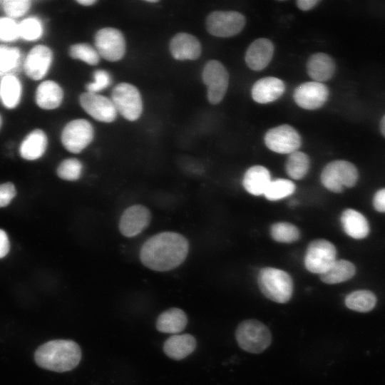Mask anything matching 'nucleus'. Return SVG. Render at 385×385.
I'll return each mask as SVG.
<instances>
[{
  "label": "nucleus",
  "instance_id": "29",
  "mask_svg": "<svg viewBox=\"0 0 385 385\" xmlns=\"http://www.w3.org/2000/svg\"><path fill=\"white\" fill-rule=\"evenodd\" d=\"M374 294L369 290H357L351 292L345 298L346 306L354 311L366 312L376 305Z\"/></svg>",
  "mask_w": 385,
  "mask_h": 385
},
{
  "label": "nucleus",
  "instance_id": "13",
  "mask_svg": "<svg viewBox=\"0 0 385 385\" xmlns=\"http://www.w3.org/2000/svg\"><path fill=\"white\" fill-rule=\"evenodd\" d=\"M329 95V88L324 83L312 81L299 85L294 91L293 98L299 107L316 110L324 105Z\"/></svg>",
  "mask_w": 385,
  "mask_h": 385
},
{
  "label": "nucleus",
  "instance_id": "14",
  "mask_svg": "<svg viewBox=\"0 0 385 385\" xmlns=\"http://www.w3.org/2000/svg\"><path fill=\"white\" fill-rule=\"evenodd\" d=\"M151 212L143 205H133L123 212L119 230L126 237H133L144 231L151 221Z\"/></svg>",
  "mask_w": 385,
  "mask_h": 385
},
{
  "label": "nucleus",
  "instance_id": "44",
  "mask_svg": "<svg viewBox=\"0 0 385 385\" xmlns=\"http://www.w3.org/2000/svg\"><path fill=\"white\" fill-rule=\"evenodd\" d=\"M77 2L83 6H89L97 2L96 0H78Z\"/></svg>",
  "mask_w": 385,
  "mask_h": 385
},
{
  "label": "nucleus",
  "instance_id": "4",
  "mask_svg": "<svg viewBox=\"0 0 385 385\" xmlns=\"http://www.w3.org/2000/svg\"><path fill=\"white\" fill-rule=\"evenodd\" d=\"M239 346L252 354H260L270 346L272 334L268 327L256 319L242 321L235 330Z\"/></svg>",
  "mask_w": 385,
  "mask_h": 385
},
{
  "label": "nucleus",
  "instance_id": "7",
  "mask_svg": "<svg viewBox=\"0 0 385 385\" xmlns=\"http://www.w3.org/2000/svg\"><path fill=\"white\" fill-rule=\"evenodd\" d=\"M245 24V16L236 11H215L208 14L205 21L209 34L220 38L237 35Z\"/></svg>",
  "mask_w": 385,
  "mask_h": 385
},
{
  "label": "nucleus",
  "instance_id": "34",
  "mask_svg": "<svg viewBox=\"0 0 385 385\" xmlns=\"http://www.w3.org/2000/svg\"><path fill=\"white\" fill-rule=\"evenodd\" d=\"M83 165L76 158H67L63 160L57 168L58 176L65 180H78L82 173Z\"/></svg>",
  "mask_w": 385,
  "mask_h": 385
},
{
  "label": "nucleus",
  "instance_id": "6",
  "mask_svg": "<svg viewBox=\"0 0 385 385\" xmlns=\"http://www.w3.org/2000/svg\"><path fill=\"white\" fill-rule=\"evenodd\" d=\"M111 99L117 112L126 120L134 121L141 115L143 101L140 91L134 85L125 82L117 84L113 89Z\"/></svg>",
  "mask_w": 385,
  "mask_h": 385
},
{
  "label": "nucleus",
  "instance_id": "20",
  "mask_svg": "<svg viewBox=\"0 0 385 385\" xmlns=\"http://www.w3.org/2000/svg\"><path fill=\"white\" fill-rule=\"evenodd\" d=\"M336 64L329 55L318 52L311 55L307 63V72L313 81L323 83L332 78Z\"/></svg>",
  "mask_w": 385,
  "mask_h": 385
},
{
  "label": "nucleus",
  "instance_id": "10",
  "mask_svg": "<svg viewBox=\"0 0 385 385\" xmlns=\"http://www.w3.org/2000/svg\"><path fill=\"white\" fill-rule=\"evenodd\" d=\"M94 43L100 57L106 61H118L125 55L124 36L115 28L106 27L98 30L95 35Z\"/></svg>",
  "mask_w": 385,
  "mask_h": 385
},
{
  "label": "nucleus",
  "instance_id": "47",
  "mask_svg": "<svg viewBox=\"0 0 385 385\" xmlns=\"http://www.w3.org/2000/svg\"><path fill=\"white\" fill-rule=\"evenodd\" d=\"M1 118L0 116V127H1Z\"/></svg>",
  "mask_w": 385,
  "mask_h": 385
},
{
  "label": "nucleus",
  "instance_id": "31",
  "mask_svg": "<svg viewBox=\"0 0 385 385\" xmlns=\"http://www.w3.org/2000/svg\"><path fill=\"white\" fill-rule=\"evenodd\" d=\"M270 235L273 240L279 242L290 243L299 240L300 232L294 225L289 222H277L270 227Z\"/></svg>",
  "mask_w": 385,
  "mask_h": 385
},
{
  "label": "nucleus",
  "instance_id": "18",
  "mask_svg": "<svg viewBox=\"0 0 385 385\" xmlns=\"http://www.w3.org/2000/svg\"><path fill=\"white\" fill-rule=\"evenodd\" d=\"M170 51L173 57L178 61L196 60L202 52L199 40L188 33H178L170 41Z\"/></svg>",
  "mask_w": 385,
  "mask_h": 385
},
{
  "label": "nucleus",
  "instance_id": "27",
  "mask_svg": "<svg viewBox=\"0 0 385 385\" xmlns=\"http://www.w3.org/2000/svg\"><path fill=\"white\" fill-rule=\"evenodd\" d=\"M355 272V266L351 262L337 260L326 272L320 274V279L326 284H338L350 279Z\"/></svg>",
  "mask_w": 385,
  "mask_h": 385
},
{
  "label": "nucleus",
  "instance_id": "24",
  "mask_svg": "<svg viewBox=\"0 0 385 385\" xmlns=\"http://www.w3.org/2000/svg\"><path fill=\"white\" fill-rule=\"evenodd\" d=\"M63 98L62 88L53 81L42 82L36 91V102L43 109L51 110L58 108Z\"/></svg>",
  "mask_w": 385,
  "mask_h": 385
},
{
  "label": "nucleus",
  "instance_id": "1",
  "mask_svg": "<svg viewBox=\"0 0 385 385\" xmlns=\"http://www.w3.org/2000/svg\"><path fill=\"white\" fill-rule=\"evenodd\" d=\"M189 242L175 232H162L148 238L140 250L142 264L152 270L167 272L179 267L186 259Z\"/></svg>",
  "mask_w": 385,
  "mask_h": 385
},
{
  "label": "nucleus",
  "instance_id": "25",
  "mask_svg": "<svg viewBox=\"0 0 385 385\" xmlns=\"http://www.w3.org/2000/svg\"><path fill=\"white\" fill-rule=\"evenodd\" d=\"M47 147V137L43 130L36 129L31 131L22 141L19 153L21 156L28 160L41 158Z\"/></svg>",
  "mask_w": 385,
  "mask_h": 385
},
{
  "label": "nucleus",
  "instance_id": "9",
  "mask_svg": "<svg viewBox=\"0 0 385 385\" xmlns=\"http://www.w3.org/2000/svg\"><path fill=\"white\" fill-rule=\"evenodd\" d=\"M337 260V250L329 241L324 239L312 241L304 257L306 269L319 275L326 272Z\"/></svg>",
  "mask_w": 385,
  "mask_h": 385
},
{
  "label": "nucleus",
  "instance_id": "19",
  "mask_svg": "<svg viewBox=\"0 0 385 385\" xmlns=\"http://www.w3.org/2000/svg\"><path fill=\"white\" fill-rule=\"evenodd\" d=\"M285 91L284 83L279 78L267 76L257 80L251 88L252 99L261 104L270 103L280 98Z\"/></svg>",
  "mask_w": 385,
  "mask_h": 385
},
{
  "label": "nucleus",
  "instance_id": "30",
  "mask_svg": "<svg viewBox=\"0 0 385 385\" xmlns=\"http://www.w3.org/2000/svg\"><path fill=\"white\" fill-rule=\"evenodd\" d=\"M286 172L292 179H302L307 173L309 168V156L302 151H294L287 158L286 162Z\"/></svg>",
  "mask_w": 385,
  "mask_h": 385
},
{
  "label": "nucleus",
  "instance_id": "16",
  "mask_svg": "<svg viewBox=\"0 0 385 385\" xmlns=\"http://www.w3.org/2000/svg\"><path fill=\"white\" fill-rule=\"evenodd\" d=\"M53 59L51 50L43 45L34 47L24 61L26 74L33 80H40L47 73Z\"/></svg>",
  "mask_w": 385,
  "mask_h": 385
},
{
  "label": "nucleus",
  "instance_id": "45",
  "mask_svg": "<svg viewBox=\"0 0 385 385\" xmlns=\"http://www.w3.org/2000/svg\"><path fill=\"white\" fill-rule=\"evenodd\" d=\"M379 128L381 134L385 137V115L382 117L380 121Z\"/></svg>",
  "mask_w": 385,
  "mask_h": 385
},
{
  "label": "nucleus",
  "instance_id": "42",
  "mask_svg": "<svg viewBox=\"0 0 385 385\" xmlns=\"http://www.w3.org/2000/svg\"><path fill=\"white\" fill-rule=\"evenodd\" d=\"M10 248L9 240L6 233L0 229V258L6 256Z\"/></svg>",
  "mask_w": 385,
  "mask_h": 385
},
{
  "label": "nucleus",
  "instance_id": "40",
  "mask_svg": "<svg viewBox=\"0 0 385 385\" xmlns=\"http://www.w3.org/2000/svg\"><path fill=\"white\" fill-rule=\"evenodd\" d=\"M16 188L11 183L0 185V207L8 205L16 195Z\"/></svg>",
  "mask_w": 385,
  "mask_h": 385
},
{
  "label": "nucleus",
  "instance_id": "2",
  "mask_svg": "<svg viewBox=\"0 0 385 385\" xmlns=\"http://www.w3.org/2000/svg\"><path fill=\"white\" fill-rule=\"evenodd\" d=\"M81 359L80 346L70 339L49 341L38 347L34 353V360L38 366L56 372L73 369Z\"/></svg>",
  "mask_w": 385,
  "mask_h": 385
},
{
  "label": "nucleus",
  "instance_id": "23",
  "mask_svg": "<svg viewBox=\"0 0 385 385\" xmlns=\"http://www.w3.org/2000/svg\"><path fill=\"white\" fill-rule=\"evenodd\" d=\"M270 182L269 170L264 166L254 165L245 172L242 184L249 193L261 195H264Z\"/></svg>",
  "mask_w": 385,
  "mask_h": 385
},
{
  "label": "nucleus",
  "instance_id": "22",
  "mask_svg": "<svg viewBox=\"0 0 385 385\" xmlns=\"http://www.w3.org/2000/svg\"><path fill=\"white\" fill-rule=\"evenodd\" d=\"M341 222L345 233L354 239L365 238L369 233V225L366 218L355 210H344Z\"/></svg>",
  "mask_w": 385,
  "mask_h": 385
},
{
  "label": "nucleus",
  "instance_id": "35",
  "mask_svg": "<svg viewBox=\"0 0 385 385\" xmlns=\"http://www.w3.org/2000/svg\"><path fill=\"white\" fill-rule=\"evenodd\" d=\"M20 62V52L16 48L0 46V75L11 72Z\"/></svg>",
  "mask_w": 385,
  "mask_h": 385
},
{
  "label": "nucleus",
  "instance_id": "37",
  "mask_svg": "<svg viewBox=\"0 0 385 385\" xmlns=\"http://www.w3.org/2000/svg\"><path fill=\"white\" fill-rule=\"evenodd\" d=\"M29 0H5L3 9L10 19L19 18L25 14L31 6Z\"/></svg>",
  "mask_w": 385,
  "mask_h": 385
},
{
  "label": "nucleus",
  "instance_id": "46",
  "mask_svg": "<svg viewBox=\"0 0 385 385\" xmlns=\"http://www.w3.org/2000/svg\"><path fill=\"white\" fill-rule=\"evenodd\" d=\"M146 2H148V3H153L154 4V3L158 2V1H157V0H147Z\"/></svg>",
  "mask_w": 385,
  "mask_h": 385
},
{
  "label": "nucleus",
  "instance_id": "11",
  "mask_svg": "<svg viewBox=\"0 0 385 385\" xmlns=\"http://www.w3.org/2000/svg\"><path fill=\"white\" fill-rule=\"evenodd\" d=\"M94 129L91 123L86 119H76L70 121L61 133V142L64 148L73 153H79L93 140Z\"/></svg>",
  "mask_w": 385,
  "mask_h": 385
},
{
  "label": "nucleus",
  "instance_id": "41",
  "mask_svg": "<svg viewBox=\"0 0 385 385\" xmlns=\"http://www.w3.org/2000/svg\"><path fill=\"white\" fill-rule=\"evenodd\" d=\"M374 209L380 212H385V188L379 190L373 198Z\"/></svg>",
  "mask_w": 385,
  "mask_h": 385
},
{
  "label": "nucleus",
  "instance_id": "26",
  "mask_svg": "<svg viewBox=\"0 0 385 385\" xmlns=\"http://www.w3.org/2000/svg\"><path fill=\"white\" fill-rule=\"evenodd\" d=\"M188 324L186 314L179 308H170L162 312L156 321V329L163 333L177 334Z\"/></svg>",
  "mask_w": 385,
  "mask_h": 385
},
{
  "label": "nucleus",
  "instance_id": "17",
  "mask_svg": "<svg viewBox=\"0 0 385 385\" xmlns=\"http://www.w3.org/2000/svg\"><path fill=\"white\" fill-rule=\"evenodd\" d=\"M274 50V45L270 39L260 38L255 40L245 53V61L247 66L255 71L263 70L270 63Z\"/></svg>",
  "mask_w": 385,
  "mask_h": 385
},
{
  "label": "nucleus",
  "instance_id": "3",
  "mask_svg": "<svg viewBox=\"0 0 385 385\" xmlns=\"http://www.w3.org/2000/svg\"><path fill=\"white\" fill-rule=\"evenodd\" d=\"M261 292L269 299L277 303H286L292 298L293 281L290 275L279 269L262 268L257 277Z\"/></svg>",
  "mask_w": 385,
  "mask_h": 385
},
{
  "label": "nucleus",
  "instance_id": "28",
  "mask_svg": "<svg viewBox=\"0 0 385 385\" xmlns=\"http://www.w3.org/2000/svg\"><path fill=\"white\" fill-rule=\"evenodd\" d=\"M21 96V85L19 79L12 75H5L0 83V96L4 105L8 108H15Z\"/></svg>",
  "mask_w": 385,
  "mask_h": 385
},
{
  "label": "nucleus",
  "instance_id": "32",
  "mask_svg": "<svg viewBox=\"0 0 385 385\" xmlns=\"http://www.w3.org/2000/svg\"><path fill=\"white\" fill-rule=\"evenodd\" d=\"M295 190L293 182L287 179L271 180L264 195L272 201L279 200L292 194Z\"/></svg>",
  "mask_w": 385,
  "mask_h": 385
},
{
  "label": "nucleus",
  "instance_id": "33",
  "mask_svg": "<svg viewBox=\"0 0 385 385\" xmlns=\"http://www.w3.org/2000/svg\"><path fill=\"white\" fill-rule=\"evenodd\" d=\"M69 53L73 58L81 60L91 66L97 65L101 58L96 48L87 43L72 45Z\"/></svg>",
  "mask_w": 385,
  "mask_h": 385
},
{
  "label": "nucleus",
  "instance_id": "43",
  "mask_svg": "<svg viewBox=\"0 0 385 385\" xmlns=\"http://www.w3.org/2000/svg\"><path fill=\"white\" fill-rule=\"evenodd\" d=\"M318 3H319V0H298L296 1L297 7L302 11H309Z\"/></svg>",
  "mask_w": 385,
  "mask_h": 385
},
{
  "label": "nucleus",
  "instance_id": "12",
  "mask_svg": "<svg viewBox=\"0 0 385 385\" xmlns=\"http://www.w3.org/2000/svg\"><path fill=\"white\" fill-rule=\"evenodd\" d=\"M264 141L270 150L280 154H290L298 150L302 145L298 131L287 124L269 129L265 135Z\"/></svg>",
  "mask_w": 385,
  "mask_h": 385
},
{
  "label": "nucleus",
  "instance_id": "8",
  "mask_svg": "<svg viewBox=\"0 0 385 385\" xmlns=\"http://www.w3.org/2000/svg\"><path fill=\"white\" fill-rule=\"evenodd\" d=\"M202 78L207 87L210 103L217 105L224 98L229 85V73L225 66L217 60H210L205 65Z\"/></svg>",
  "mask_w": 385,
  "mask_h": 385
},
{
  "label": "nucleus",
  "instance_id": "21",
  "mask_svg": "<svg viewBox=\"0 0 385 385\" xmlns=\"http://www.w3.org/2000/svg\"><path fill=\"white\" fill-rule=\"evenodd\" d=\"M196 345L195 338L190 334L173 335L164 342L163 351L170 359L180 360L193 352Z\"/></svg>",
  "mask_w": 385,
  "mask_h": 385
},
{
  "label": "nucleus",
  "instance_id": "36",
  "mask_svg": "<svg viewBox=\"0 0 385 385\" xmlns=\"http://www.w3.org/2000/svg\"><path fill=\"white\" fill-rule=\"evenodd\" d=\"M42 33V24L36 18L26 19L19 24V37L26 41H35L41 36Z\"/></svg>",
  "mask_w": 385,
  "mask_h": 385
},
{
  "label": "nucleus",
  "instance_id": "5",
  "mask_svg": "<svg viewBox=\"0 0 385 385\" xmlns=\"http://www.w3.org/2000/svg\"><path fill=\"white\" fill-rule=\"evenodd\" d=\"M359 177L356 166L351 163L337 160L329 163L322 170L321 182L329 190L339 193L346 188L354 186Z\"/></svg>",
  "mask_w": 385,
  "mask_h": 385
},
{
  "label": "nucleus",
  "instance_id": "39",
  "mask_svg": "<svg viewBox=\"0 0 385 385\" xmlns=\"http://www.w3.org/2000/svg\"><path fill=\"white\" fill-rule=\"evenodd\" d=\"M93 81L86 85L87 92L98 93L106 88L111 83L110 74L105 70L98 69L93 73Z\"/></svg>",
  "mask_w": 385,
  "mask_h": 385
},
{
  "label": "nucleus",
  "instance_id": "38",
  "mask_svg": "<svg viewBox=\"0 0 385 385\" xmlns=\"http://www.w3.org/2000/svg\"><path fill=\"white\" fill-rule=\"evenodd\" d=\"M19 35V24L9 17L0 19V40L3 41H13Z\"/></svg>",
  "mask_w": 385,
  "mask_h": 385
},
{
  "label": "nucleus",
  "instance_id": "15",
  "mask_svg": "<svg viewBox=\"0 0 385 385\" xmlns=\"http://www.w3.org/2000/svg\"><path fill=\"white\" fill-rule=\"evenodd\" d=\"M80 104L93 118L103 123H111L117 117L118 112L111 101L98 93L86 92L80 96Z\"/></svg>",
  "mask_w": 385,
  "mask_h": 385
}]
</instances>
